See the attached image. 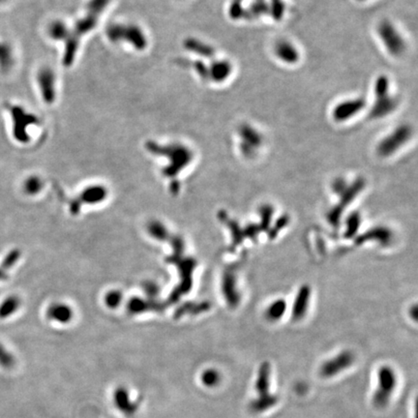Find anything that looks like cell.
I'll list each match as a JSON object with an SVG mask.
<instances>
[{
	"instance_id": "1",
	"label": "cell",
	"mask_w": 418,
	"mask_h": 418,
	"mask_svg": "<svg viewBox=\"0 0 418 418\" xmlns=\"http://www.w3.org/2000/svg\"><path fill=\"white\" fill-rule=\"evenodd\" d=\"M111 1V0H89L87 2L84 15L75 23L72 28H70L69 38L64 43L63 64L65 66H71L74 63L83 37L96 28L101 16L106 11Z\"/></svg>"
},
{
	"instance_id": "2",
	"label": "cell",
	"mask_w": 418,
	"mask_h": 418,
	"mask_svg": "<svg viewBox=\"0 0 418 418\" xmlns=\"http://www.w3.org/2000/svg\"><path fill=\"white\" fill-rule=\"evenodd\" d=\"M272 371L269 362H262L254 382L255 396L249 403V410L255 415L264 414L279 404V397L272 392Z\"/></svg>"
},
{
	"instance_id": "3",
	"label": "cell",
	"mask_w": 418,
	"mask_h": 418,
	"mask_svg": "<svg viewBox=\"0 0 418 418\" xmlns=\"http://www.w3.org/2000/svg\"><path fill=\"white\" fill-rule=\"evenodd\" d=\"M146 148L155 154L164 155L168 159L169 165L165 167V174L176 175L182 168L187 167L193 159V152L190 148L181 143L159 144L154 141H148Z\"/></svg>"
},
{
	"instance_id": "4",
	"label": "cell",
	"mask_w": 418,
	"mask_h": 418,
	"mask_svg": "<svg viewBox=\"0 0 418 418\" xmlns=\"http://www.w3.org/2000/svg\"><path fill=\"white\" fill-rule=\"evenodd\" d=\"M398 386V375L390 365H382L377 371L375 390L372 395V404L378 410L387 408Z\"/></svg>"
},
{
	"instance_id": "5",
	"label": "cell",
	"mask_w": 418,
	"mask_h": 418,
	"mask_svg": "<svg viewBox=\"0 0 418 418\" xmlns=\"http://www.w3.org/2000/svg\"><path fill=\"white\" fill-rule=\"evenodd\" d=\"M106 36L111 43L125 42L137 51H144L148 46V39L143 29L131 23H111L106 28Z\"/></svg>"
},
{
	"instance_id": "6",
	"label": "cell",
	"mask_w": 418,
	"mask_h": 418,
	"mask_svg": "<svg viewBox=\"0 0 418 418\" xmlns=\"http://www.w3.org/2000/svg\"><path fill=\"white\" fill-rule=\"evenodd\" d=\"M413 133L414 130L411 125H399L378 143V155L381 157H389L393 155L411 140Z\"/></svg>"
},
{
	"instance_id": "7",
	"label": "cell",
	"mask_w": 418,
	"mask_h": 418,
	"mask_svg": "<svg viewBox=\"0 0 418 418\" xmlns=\"http://www.w3.org/2000/svg\"><path fill=\"white\" fill-rule=\"evenodd\" d=\"M377 33L388 54L399 57L407 50V43L397 28L388 20L382 21L377 28Z\"/></svg>"
},
{
	"instance_id": "8",
	"label": "cell",
	"mask_w": 418,
	"mask_h": 418,
	"mask_svg": "<svg viewBox=\"0 0 418 418\" xmlns=\"http://www.w3.org/2000/svg\"><path fill=\"white\" fill-rule=\"evenodd\" d=\"M10 113L13 120V135L16 140L22 143H28L30 140L28 128L32 125H38L39 118L25 111L20 106H11Z\"/></svg>"
},
{
	"instance_id": "9",
	"label": "cell",
	"mask_w": 418,
	"mask_h": 418,
	"mask_svg": "<svg viewBox=\"0 0 418 418\" xmlns=\"http://www.w3.org/2000/svg\"><path fill=\"white\" fill-rule=\"evenodd\" d=\"M355 355L351 351H342L339 354L322 362L320 367V376L330 380L343 374L354 365Z\"/></svg>"
},
{
	"instance_id": "10",
	"label": "cell",
	"mask_w": 418,
	"mask_h": 418,
	"mask_svg": "<svg viewBox=\"0 0 418 418\" xmlns=\"http://www.w3.org/2000/svg\"><path fill=\"white\" fill-rule=\"evenodd\" d=\"M364 187H365V180L362 177H358L352 184L348 185L347 189L340 195H341L340 202L336 206H334V208H332L327 214V220L331 225L337 226L339 225L340 218L345 210V207L354 200L356 195L363 190Z\"/></svg>"
},
{
	"instance_id": "11",
	"label": "cell",
	"mask_w": 418,
	"mask_h": 418,
	"mask_svg": "<svg viewBox=\"0 0 418 418\" xmlns=\"http://www.w3.org/2000/svg\"><path fill=\"white\" fill-rule=\"evenodd\" d=\"M365 108L366 101L361 97L344 100L334 107L332 111V117L336 122H346L353 119Z\"/></svg>"
},
{
	"instance_id": "12",
	"label": "cell",
	"mask_w": 418,
	"mask_h": 418,
	"mask_svg": "<svg viewBox=\"0 0 418 418\" xmlns=\"http://www.w3.org/2000/svg\"><path fill=\"white\" fill-rule=\"evenodd\" d=\"M240 138V150L248 158L254 156L263 142V138L259 131L250 124H243L238 129Z\"/></svg>"
},
{
	"instance_id": "13",
	"label": "cell",
	"mask_w": 418,
	"mask_h": 418,
	"mask_svg": "<svg viewBox=\"0 0 418 418\" xmlns=\"http://www.w3.org/2000/svg\"><path fill=\"white\" fill-rule=\"evenodd\" d=\"M37 83L44 102L52 105L56 100V76L50 67H43L38 71Z\"/></svg>"
},
{
	"instance_id": "14",
	"label": "cell",
	"mask_w": 418,
	"mask_h": 418,
	"mask_svg": "<svg viewBox=\"0 0 418 418\" xmlns=\"http://www.w3.org/2000/svg\"><path fill=\"white\" fill-rule=\"evenodd\" d=\"M112 402L119 413L126 417L134 416L138 412L139 405L131 397V393L125 386H118L112 394Z\"/></svg>"
},
{
	"instance_id": "15",
	"label": "cell",
	"mask_w": 418,
	"mask_h": 418,
	"mask_svg": "<svg viewBox=\"0 0 418 418\" xmlns=\"http://www.w3.org/2000/svg\"><path fill=\"white\" fill-rule=\"evenodd\" d=\"M398 106V98L391 94L381 98H375V102L369 111V116L373 119H382L394 112Z\"/></svg>"
},
{
	"instance_id": "16",
	"label": "cell",
	"mask_w": 418,
	"mask_h": 418,
	"mask_svg": "<svg viewBox=\"0 0 418 418\" xmlns=\"http://www.w3.org/2000/svg\"><path fill=\"white\" fill-rule=\"evenodd\" d=\"M275 56L283 63L296 64L300 60V53L295 45L288 40H280L274 46Z\"/></svg>"
},
{
	"instance_id": "17",
	"label": "cell",
	"mask_w": 418,
	"mask_h": 418,
	"mask_svg": "<svg viewBox=\"0 0 418 418\" xmlns=\"http://www.w3.org/2000/svg\"><path fill=\"white\" fill-rule=\"evenodd\" d=\"M232 74V64L225 59L212 60L208 64V81L215 84L225 82Z\"/></svg>"
},
{
	"instance_id": "18",
	"label": "cell",
	"mask_w": 418,
	"mask_h": 418,
	"mask_svg": "<svg viewBox=\"0 0 418 418\" xmlns=\"http://www.w3.org/2000/svg\"><path fill=\"white\" fill-rule=\"evenodd\" d=\"M311 297V288L307 285L302 286L295 297L292 310H291V316L294 321H299L304 318L308 311L309 307V301Z\"/></svg>"
},
{
	"instance_id": "19",
	"label": "cell",
	"mask_w": 418,
	"mask_h": 418,
	"mask_svg": "<svg viewBox=\"0 0 418 418\" xmlns=\"http://www.w3.org/2000/svg\"><path fill=\"white\" fill-rule=\"evenodd\" d=\"M393 235L389 228L386 226H375L369 230H367L364 234L360 235L356 239L357 244H361L367 241H377L382 245H388L392 241Z\"/></svg>"
},
{
	"instance_id": "20",
	"label": "cell",
	"mask_w": 418,
	"mask_h": 418,
	"mask_svg": "<svg viewBox=\"0 0 418 418\" xmlns=\"http://www.w3.org/2000/svg\"><path fill=\"white\" fill-rule=\"evenodd\" d=\"M222 289L228 305L231 307L237 306L240 300V295L236 288V277L232 271H227L224 274Z\"/></svg>"
},
{
	"instance_id": "21",
	"label": "cell",
	"mask_w": 418,
	"mask_h": 418,
	"mask_svg": "<svg viewBox=\"0 0 418 418\" xmlns=\"http://www.w3.org/2000/svg\"><path fill=\"white\" fill-rule=\"evenodd\" d=\"M183 46L185 50L204 58L212 59L215 56V50L209 44L196 38H186Z\"/></svg>"
},
{
	"instance_id": "22",
	"label": "cell",
	"mask_w": 418,
	"mask_h": 418,
	"mask_svg": "<svg viewBox=\"0 0 418 418\" xmlns=\"http://www.w3.org/2000/svg\"><path fill=\"white\" fill-rule=\"evenodd\" d=\"M48 315L50 319L61 323L72 320V310L65 304H54L49 308Z\"/></svg>"
},
{
	"instance_id": "23",
	"label": "cell",
	"mask_w": 418,
	"mask_h": 418,
	"mask_svg": "<svg viewBox=\"0 0 418 418\" xmlns=\"http://www.w3.org/2000/svg\"><path fill=\"white\" fill-rule=\"evenodd\" d=\"M287 303L284 299H277L269 304L265 311V317L270 322H277L285 315Z\"/></svg>"
},
{
	"instance_id": "24",
	"label": "cell",
	"mask_w": 418,
	"mask_h": 418,
	"mask_svg": "<svg viewBox=\"0 0 418 418\" xmlns=\"http://www.w3.org/2000/svg\"><path fill=\"white\" fill-rule=\"evenodd\" d=\"M200 383L207 388H215L222 383V375L215 368H207L200 375Z\"/></svg>"
},
{
	"instance_id": "25",
	"label": "cell",
	"mask_w": 418,
	"mask_h": 418,
	"mask_svg": "<svg viewBox=\"0 0 418 418\" xmlns=\"http://www.w3.org/2000/svg\"><path fill=\"white\" fill-rule=\"evenodd\" d=\"M49 35L53 40L65 43L70 35V28L61 21H55L49 27Z\"/></svg>"
},
{
	"instance_id": "26",
	"label": "cell",
	"mask_w": 418,
	"mask_h": 418,
	"mask_svg": "<svg viewBox=\"0 0 418 418\" xmlns=\"http://www.w3.org/2000/svg\"><path fill=\"white\" fill-rule=\"evenodd\" d=\"M14 65V56L11 46L5 42H0V70L8 72Z\"/></svg>"
},
{
	"instance_id": "27",
	"label": "cell",
	"mask_w": 418,
	"mask_h": 418,
	"mask_svg": "<svg viewBox=\"0 0 418 418\" xmlns=\"http://www.w3.org/2000/svg\"><path fill=\"white\" fill-rule=\"evenodd\" d=\"M375 98H381L390 94V80L386 75L379 76L374 84Z\"/></svg>"
},
{
	"instance_id": "28",
	"label": "cell",
	"mask_w": 418,
	"mask_h": 418,
	"mask_svg": "<svg viewBox=\"0 0 418 418\" xmlns=\"http://www.w3.org/2000/svg\"><path fill=\"white\" fill-rule=\"evenodd\" d=\"M361 225V217L358 212H353L346 221V231L345 235L348 238L355 236L358 232V229Z\"/></svg>"
},
{
	"instance_id": "29",
	"label": "cell",
	"mask_w": 418,
	"mask_h": 418,
	"mask_svg": "<svg viewBox=\"0 0 418 418\" xmlns=\"http://www.w3.org/2000/svg\"><path fill=\"white\" fill-rule=\"evenodd\" d=\"M20 300L17 297H8L0 305V318L4 319L12 315L19 307Z\"/></svg>"
},
{
	"instance_id": "30",
	"label": "cell",
	"mask_w": 418,
	"mask_h": 418,
	"mask_svg": "<svg viewBox=\"0 0 418 418\" xmlns=\"http://www.w3.org/2000/svg\"><path fill=\"white\" fill-rule=\"evenodd\" d=\"M16 364V359L13 354L0 343V367L5 370L12 369Z\"/></svg>"
},
{
	"instance_id": "31",
	"label": "cell",
	"mask_w": 418,
	"mask_h": 418,
	"mask_svg": "<svg viewBox=\"0 0 418 418\" xmlns=\"http://www.w3.org/2000/svg\"><path fill=\"white\" fill-rule=\"evenodd\" d=\"M268 13L275 21H281L285 13L284 0H270L268 2Z\"/></svg>"
},
{
	"instance_id": "32",
	"label": "cell",
	"mask_w": 418,
	"mask_h": 418,
	"mask_svg": "<svg viewBox=\"0 0 418 418\" xmlns=\"http://www.w3.org/2000/svg\"><path fill=\"white\" fill-rule=\"evenodd\" d=\"M84 199L86 202L94 203V202H98V201L102 200V199L105 197V195H106V191H105V189H104V188H102V187L95 186V187H91V188L86 189V190L84 192Z\"/></svg>"
},
{
	"instance_id": "33",
	"label": "cell",
	"mask_w": 418,
	"mask_h": 418,
	"mask_svg": "<svg viewBox=\"0 0 418 418\" xmlns=\"http://www.w3.org/2000/svg\"><path fill=\"white\" fill-rule=\"evenodd\" d=\"M248 11L252 18L260 17L261 15L268 13V2L266 0H253Z\"/></svg>"
},
{
	"instance_id": "34",
	"label": "cell",
	"mask_w": 418,
	"mask_h": 418,
	"mask_svg": "<svg viewBox=\"0 0 418 418\" xmlns=\"http://www.w3.org/2000/svg\"><path fill=\"white\" fill-rule=\"evenodd\" d=\"M246 14L243 0H231L228 7V15L232 20H239Z\"/></svg>"
},
{
	"instance_id": "35",
	"label": "cell",
	"mask_w": 418,
	"mask_h": 418,
	"mask_svg": "<svg viewBox=\"0 0 418 418\" xmlns=\"http://www.w3.org/2000/svg\"><path fill=\"white\" fill-rule=\"evenodd\" d=\"M273 207L266 204L263 205L259 208V215H260V224L259 227L261 230H266L268 229L270 223H271V218L273 216Z\"/></svg>"
},
{
	"instance_id": "36",
	"label": "cell",
	"mask_w": 418,
	"mask_h": 418,
	"mask_svg": "<svg viewBox=\"0 0 418 418\" xmlns=\"http://www.w3.org/2000/svg\"><path fill=\"white\" fill-rule=\"evenodd\" d=\"M43 183L42 180L40 179V177L38 176H30L28 177L26 181H25V191L29 195H35V194L40 192V190L42 189Z\"/></svg>"
},
{
	"instance_id": "37",
	"label": "cell",
	"mask_w": 418,
	"mask_h": 418,
	"mask_svg": "<svg viewBox=\"0 0 418 418\" xmlns=\"http://www.w3.org/2000/svg\"><path fill=\"white\" fill-rule=\"evenodd\" d=\"M121 300H122V294L118 290H111L108 292L105 298L106 304L111 308L117 307L120 304Z\"/></svg>"
},
{
	"instance_id": "38",
	"label": "cell",
	"mask_w": 418,
	"mask_h": 418,
	"mask_svg": "<svg viewBox=\"0 0 418 418\" xmlns=\"http://www.w3.org/2000/svg\"><path fill=\"white\" fill-rule=\"evenodd\" d=\"M229 225V227H230V230H231V233H232V236H233V241H234V244L235 245H237V244H240V243H242V241H243V239H244V233H243V229L238 225V224H236L235 222H230V225Z\"/></svg>"
},
{
	"instance_id": "39",
	"label": "cell",
	"mask_w": 418,
	"mask_h": 418,
	"mask_svg": "<svg viewBox=\"0 0 418 418\" xmlns=\"http://www.w3.org/2000/svg\"><path fill=\"white\" fill-rule=\"evenodd\" d=\"M288 223H289V216H282L277 222H276V224L275 225L273 226V228L270 230V233H269V236L270 237H275L276 236V234L278 233V231L280 230V229H282L283 227H285L286 225H288Z\"/></svg>"
},
{
	"instance_id": "40",
	"label": "cell",
	"mask_w": 418,
	"mask_h": 418,
	"mask_svg": "<svg viewBox=\"0 0 418 418\" xmlns=\"http://www.w3.org/2000/svg\"><path fill=\"white\" fill-rule=\"evenodd\" d=\"M348 185L349 184L344 178H336L332 183V190L334 191V193L341 195L347 189Z\"/></svg>"
},
{
	"instance_id": "41",
	"label": "cell",
	"mask_w": 418,
	"mask_h": 418,
	"mask_svg": "<svg viewBox=\"0 0 418 418\" xmlns=\"http://www.w3.org/2000/svg\"><path fill=\"white\" fill-rule=\"evenodd\" d=\"M260 227L258 225H250L246 226L243 229V233H244V237H249L251 239H256L257 238L259 231H260Z\"/></svg>"
},
{
	"instance_id": "42",
	"label": "cell",
	"mask_w": 418,
	"mask_h": 418,
	"mask_svg": "<svg viewBox=\"0 0 418 418\" xmlns=\"http://www.w3.org/2000/svg\"><path fill=\"white\" fill-rule=\"evenodd\" d=\"M7 0H0V3H4V2H6Z\"/></svg>"
},
{
	"instance_id": "43",
	"label": "cell",
	"mask_w": 418,
	"mask_h": 418,
	"mask_svg": "<svg viewBox=\"0 0 418 418\" xmlns=\"http://www.w3.org/2000/svg\"><path fill=\"white\" fill-rule=\"evenodd\" d=\"M357 1H360V2H364V1H367V0H357Z\"/></svg>"
}]
</instances>
